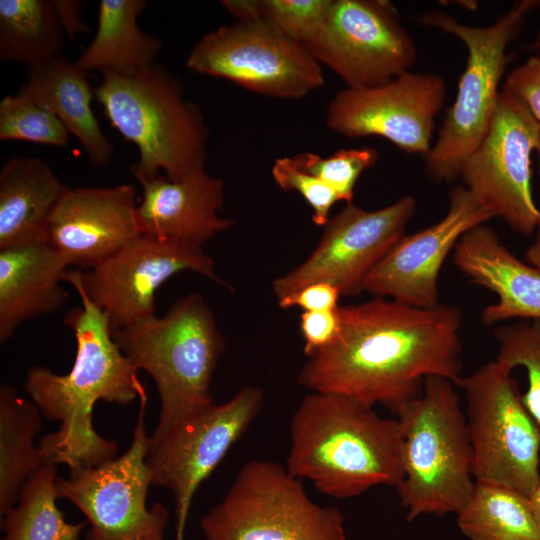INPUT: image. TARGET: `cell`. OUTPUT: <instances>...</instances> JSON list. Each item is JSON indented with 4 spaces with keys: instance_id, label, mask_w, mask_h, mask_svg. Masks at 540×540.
<instances>
[{
    "instance_id": "2",
    "label": "cell",
    "mask_w": 540,
    "mask_h": 540,
    "mask_svg": "<svg viewBox=\"0 0 540 540\" xmlns=\"http://www.w3.org/2000/svg\"><path fill=\"white\" fill-rule=\"evenodd\" d=\"M81 306L63 318L76 340L71 370L64 375L34 366L24 388L41 413L60 422L43 436L39 450L44 463L63 464L74 471L95 467L117 457L118 445L97 433L93 410L98 401L127 405L147 396L138 369L114 340L106 315L78 287Z\"/></svg>"
},
{
    "instance_id": "38",
    "label": "cell",
    "mask_w": 540,
    "mask_h": 540,
    "mask_svg": "<svg viewBox=\"0 0 540 540\" xmlns=\"http://www.w3.org/2000/svg\"><path fill=\"white\" fill-rule=\"evenodd\" d=\"M61 25L69 38L86 33L89 27L82 21L83 2L76 0H53Z\"/></svg>"
},
{
    "instance_id": "7",
    "label": "cell",
    "mask_w": 540,
    "mask_h": 540,
    "mask_svg": "<svg viewBox=\"0 0 540 540\" xmlns=\"http://www.w3.org/2000/svg\"><path fill=\"white\" fill-rule=\"evenodd\" d=\"M540 7V0H521L487 26H471L441 11H429L418 22L458 37L468 58L456 98L446 112L438 137L425 156V169L436 182L459 178L465 158L486 135L498 98L499 85L507 64V47L521 29L525 17Z\"/></svg>"
},
{
    "instance_id": "35",
    "label": "cell",
    "mask_w": 540,
    "mask_h": 540,
    "mask_svg": "<svg viewBox=\"0 0 540 540\" xmlns=\"http://www.w3.org/2000/svg\"><path fill=\"white\" fill-rule=\"evenodd\" d=\"M502 91L520 102L540 125V55L514 68L506 76Z\"/></svg>"
},
{
    "instance_id": "29",
    "label": "cell",
    "mask_w": 540,
    "mask_h": 540,
    "mask_svg": "<svg viewBox=\"0 0 540 540\" xmlns=\"http://www.w3.org/2000/svg\"><path fill=\"white\" fill-rule=\"evenodd\" d=\"M57 469L43 463L26 481L18 502L2 517V540H79L88 522L69 523L57 507Z\"/></svg>"
},
{
    "instance_id": "28",
    "label": "cell",
    "mask_w": 540,
    "mask_h": 540,
    "mask_svg": "<svg viewBox=\"0 0 540 540\" xmlns=\"http://www.w3.org/2000/svg\"><path fill=\"white\" fill-rule=\"evenodd\" d=\"M456 515L460 531L470 540H540L529 497L505 486L476 482Z\"/></svg>"
},
{
    "instance_id": "16",
    "label": "cell",
    "mask_w": 540,
    "mask_h": 540,
    "mask_svg": "<svg viewBox=\"0 0 540 540\" xmlns=\"http://www.w3.org/2000/svg\"><path fill=\"white\" fill-rule=\"evenodd\" d=\"M416 210V200L406 195L378 209L364 210L352 203L330 218L310 256L273 282L278 300L314 283H329L341 296H355L382 258L405 235Z\"/></svg>"
},
{
    "instance_id": "20",
    "label": "cell",
    "mask_w": 540,
    "mask_h": 540,
    "mask_svg": "<svg viewBox=\"0 0 540 540\" xmlns=\"http://www.w3.org/2000/svg\"><path fill=\"white\" fill-rule=\"evenodd\" d=\"M140 184L136 213L141 235L201 248L234 224L217 214L224 204V181L205 168L178 181L158 175Z\"/></svg>"
},
{
    "instance_id": "10",
    "label": "cell",
    "mask_w": 540,
    "mask_h": 540,
    "mask_svg": "<svg viewBox=\"0 0 540 540\" xmlns=\"http://www.w3.org/2000/svg\"><path fill=\"white\" fill-rule=\"evenodd\" d=\"M146 404L147 396L140 398L132 442L122 455L56 480L58 499L70 501L86 517V540H166L167 508L160 502L147 506L152 482Z\"/></svg>"
},
{
    "instance_id": "40",
    "label": "cell",
    "mask_w": 540,
    "mask_h": 540,
    "mask_svg": "<svg viewBox=\"0 0 540 540\" xmlns=\"http://www.w3.org/2000/svg\"><path fill=\"white\" fill-rule=\"evenodd\" d=\"M535 519L540 527V479L529 497Z\"/></svg>"
},
{
    "instance_id": "41",
    "label": "cell",
    "mask_w": 540,
    "mask_h": 540,
    "mask_svg": "<svg viewBox=\"0 0 540 540\" xmlns=\"http://www.w3.org/2000/svg\"><path fill=\"white\" fill-rule=\"evenodd\" d=\"M536 151L538 152V156H539V177H540V131H539L538 144H537Z\"/></svg>"
},
{
    "instance_id": "6",
    "label": "cell",
    "mask_w": 540,
    "mask_h": 540,
    "mask_svg": "<svg viewBox=\"0 0 540 540\" xmlns=\"http://www.w3.org/2000/svg\"><path fill=\"white\" fill-rule=\"evenodd\" d=\"M113 337L156 385L160 413L155 431L213 402L210 385L224 340L200 294L186 295L165 315L140 320L113 332Z\"/></svg>"
},
{
    "instance_id": "36",
    "label": "cell",
    "mask_w": 540,
    "mask_h": 540,
    "mask_svg": "<svg viewBox=\"0 0 540 540\" xmlns=\"http://www.w3.org/2000/svg\"><path fill=\"white\" fill-rule=\"evenodd\" d=\"M338 307L328 311H304L300 315L304 353L308 357L326 348L337 338L340 330Z\"/></svg>"
},
{
    "instance_id": "34",
    "label": "cell",
    "mask_w": 540,
    "mask_h": 540,
    "mask_svg": "<svg viewBox=\"0 0 540 540\" xmlns=\"http://www.w3.org/2000/svg\"><path fill=\"white\" fill-rule=\"evenodd\" d=\"M276 184L285 191H296L312 208V220L325 226L333 205L340 201L336 192L318 177L300 169L292 157L277 158L272 166Z\"/></svg>"
},
{
    "instance_id": "31",
    "label": "cell",
    "mask_w": 540,
    "mask_h": 540,
    "mask_svg": "<svg viewBox=\"0 0 540 540\" xmlns=\"http://www.w3.org/2000/svg\"><path fill=\"white\" fill-rule=\"evenodd\" d=\"M499 350L496 361L512 371L526 370L528 387L522 401L540 427V320H519L493 331Z\"/></svg>"
},
{
    "instance_id": "14",
    "label": "cell",
    "mask_w": 540,
    "mask_h": 540,
    "mask_svg": "<svg viewBox=\"0 0 540 540\" xmlns=\"http://www.w3.org/2000/svg\"><path fill=\"white\" fill-rule=\"evenodd\" d=\"M187 270L226 286L200 247L141 234L92 269H68L63 281L83 290L106 315L113 333L154 316L157 290Z\"/></svg>"
},
{
    "instance_id": "5",
    "label": "cell",
    "mask_w": 540,
    "mask_h": 540,
    "mask_svg": "<svg viewBox=\"0 0 540 540\" xmlns=\"http://www.w3.org/2000/svg\"><path fill=\"white\" fill-rule=\"evenodd\" d=\"M454 385L428 376L422 394L394 412L404 467L395 488L408 521L425 514H457L474 490L473 449Z\"/></svg>"
},
{
    "instance_id": "23",
    "label": "cell",
    "mask_w": 540,
    "mask_h": 540,
    "mask_svg": "<svg viewBox=\"0 0 540 540\" xmlns=\"http://www.w3.org/2000/svg\"><path fill=\"white\" fill-rule=\"evenodd\" d=\"M89 77L61 54L29 67L18 92L54 114L80 142L90 163L101 167L111 161L114 148L92 110Z\"/></svg>"
},
{
    "instance_id": "12",
    "label": "cell",
    "mask_w": 540,
    "mask_h": 540,
    "mask_svg": "<svg viewBox=\"0 0 540 540\" xmlns=\"http://www.w3.org/2000/svg\"><path fill=\"white\" fill-rule=\"evenodd\" d=\"M187 67L276 98H301L321 87V64L298 44L260 21H236L203 35Z\"/></svg>"
},
{
    "instance_id": "30",
    "label": "cell",
    "mask_w": 540,
    "mask_h": 540,
    "mask_svg": "<svg viewBox=\"0 0 540 540\" xmlns=\"http://www.w3.org/2000/svg\"><path fill=\"white\" fill-rule=\"evenodd\" d=\"M332 0H224L237 21H260L305 46L319 32Z\"/></svg>"
},
{
    "instance_id": "25",
    "label": "cell",
    "mask_w": 540,
    "mask_h": 540,
    "mask_svg": "<svg viewBox=\"0 0 540 540\" xmlns=\"http://www.w3.org/2000/svg\"><path fill=\"white\" fill-rule=\"evenodd\" d=\"M144 0H101L96 33L75 65L84 72L133 75L155 64L162 42L138 26Z\"/></svg>"
},
{
    "instance_id": "33",
    "label": "cell",
    "mask_w": 540,
    "mask_h": 540,
    "mask_svg": "<svg viewBox=\"0 0 540 540\" xmlns=\"http://www.w3.org/2000/svg\"><path fill=\"white\" fill-rule=\"evenodd\" d=\"M292 159L300 169L318 177L336 192L340 201L348 204L352 203L358 178L375 165L378 153L372 147H362L340 149L327 158L307 152Z\"/></svg>"
},
{
    "instance_id": "32",
    "label": "cell",
    "mask_w": 540,
    "mask_h": 540,
    "mask_svg": "<svg viewBox=\"0 0 540 540\" xmlns=\"http://www.w3.org/2000/svg\"><path fill=\"white\" fill-rule=\"evenodd\" d=\"M69 132L50 111L20 94L6 95L0 101V140L26 141L64 147Z\"/></svg>"
},
{
    "instance_id": "4",
    "label": "cell",
    "mask_w": 540,
    "mask_h": 540,
    "mask_svg": "<svg viewBox=\"0 0 540 540\" xmlns=\"http://www.w3.org/2000/svg\"><path fill=\"white\" fill-rule=\"evenodd\" d=\"M101 76L95 98L111 126L137 147L130 170L139 183L160 171L178 181L205 168L207 127L178 77L156 63L133 75Z\"/></svg>"
},
{
    "instance_id": "37",
    "label": "cell",
    "mask_w": 540,
    "mask_h": 540,
    "mask_svg": "<svg viewBox=\"0 0 540 540\" xmlns=\"http://www.w3.org/2000/svg\"><path fill=\"white\" fill-rule=\"evenodd\" d=\"M341 296L338 288L329 283L310 284L285 298L278 300L282 309L300 307L304 311H328L336 309Z\"/></svg>"
},
{
    "instance_id": "18",
    "label": "cell",
    "mask_w": 540,
    "mask_h": 540,
    "mask_svg": "<svg viewBox=\"0 0 540 540\" xmlns=\"http://www.w3.org/2000/svg\"><path fill=\"white\" fill-rule=\"evenodd\" d=\"M492 218V211L469 189L456 186L449 193L445 216L404 235L368 275L364 291L414 307L436 306L438 277L446 257L468 230Z\"/></svg>"
},
{
    "instance_id": "39",
    "label": "cell",
    "mask_w": 540,
    "mask_h": 540,
    "mask_svg": "<svg viewBox=\"0 0 540 540\" xmlns=\"http://www.w3.org/2000/svg\"><path fill=\"white\" fill-rule=\"evenodd\" d=\"M536 237L534 242L527 248L525 258L527 264L540 271V208L539 218L536 226Z\"/></svg>"
},
{
    "instance_id": "8",
    "label": "cell",
    "mask_w": 540,
    "mask_h": 540,
    "mask_svg": "<svg viewBox=\"0 0 540 540\" xmlns=\"http://www.w3.org/2000/svg\"><path fill=\"white\" fill-rule=\"evenodd\" d=\"M200 527L205 540H348L339 508L318 505L302 480L264 459L241 467Z\"/></svg>"
},
{
    "instance_id": "17",
    "label": "cell",
    "mask_w": 540,
    "mask_h": 540,
    "mask_svg": "<svg viewBox=\"0 0 540 540\" xmlns=\"http://www.w3.org/2000/svg\"><path fill=\"white\" fill-rule=\"evenodd\" d=\"M445 96L441 76L407 71L374 88L339 91L327 107L326 125L349 138L379 136L426 156Z\"/></svg>"
},
{
    "instance_id": "15",
    "label": "cell",
    "mask_w": 540,
    "mask_h": 540,
    "mask_svg": "<svg viewBox=\"0 0 540 540\" xmlns=\"http://www.w3.org/2000/svg\"><path fill=\"white\" fill-rule=\"evenodd\" d=\"M540 125L526 108L501 91L486 135L462 162L459 178L494 217L512 230L529 235L539 208L532 195L531 155Z\"/></svg>"
},
{
    "instance_id": "3",
    "label": "cell",
    "mask_w": 540,
    "mask_h": 540,
    "mask_svg": "<svg viewBox=\"0 0 540 540\" xmlns=\"http://www.w3.org/2000/svg\"><path fill=\"white\" fill-rule=\"evenodd\" d=\"M286 469L322 494L347 499L403 478V439L396 418L332 393L311 392L290 421Z\"/></svg>"
},
{
    "instance_id": "19",
    "label": "cell",
    "mask_w": 540,
    "mask_h": 540,
    "mask_svg": "<svg viewBox=\"0 0 540 540\" xmlns=\"http://www.w3.org/2000/svg\"><path fill=\"white\" fill-rule=\"evenodd\" d=\"M136 187H79L65 191L48 223L47 243L70 267L92 269L140 235Z\"/></svg>"
},
{
    "instance_id": "9",
    "label": "cell",
    "mask_w": 540,
    "mask_h": 540,
    "mask_svg": "<svg viewBox=\"0 0 540 540\" xmlns=\"http://www.w3.org/2000/svg\"><path fill=\"white\" fill-rule=\"evenodd\" d=\"M454 384L465 393L475 481L530 497L540 479V427L511 371L493 360Z\"/></svg>"
},
{
    "instance_id": "11",
    "label": "cell",
    "mask_w": 540,
    "mask_h": 540,
    "mask_svg": "<svg viewBox=\"0 0 540 540\" xmlns=\"http://www.w3.org/2000/svg\"><path fill=\"white\" fill-rule=\"evenodd\" d=\"M263 402L260 388L246 386L230 400L194 410L150 436L151 482L175 499L176 540H183L195 492L247 431Z\"/></svg>"
},
{
    "instance_id": "1",
    "label": "cell",
    "mask_w": 540,
    "mask_h": 540,
    "mask_svg": "<svg viewBox=\"0 0 540 540\" xmlns=\"http://www.w3.org/2000/svg\"><path fill=\"white\" fill-rule=\"evenodd\" d=\"M335 341L308 357L299 383L393 413L418 398L428 376L460 378L462 310L419 308L386 298L339 306Z\"/></svg>"
},
{
    "instance_id": "21",
    "label": "cell",
    "mask_w": 540,
    "mask_h": 540,
    "mask_svg": "<svg viewBox=\"0 0 540 540\" xmlns=\"http://www.w3.org/2000/svg\"><path fill=\"white\" fill-rule=\"evenodd\" d=\"M452 263L472 283L497 295V302L481 313L485 325L540 320V271L511 253L490 226L468 230L453 249Z\"/></svg>"
},
{
    "instance_id": "27",
    "label": "cell",
    "mask_w": 540,
    "mask_h": 540,
    "mask_svg": "<svg viewBox=\"0 0 540 540\" xmlns=\"http://www.w3.org/2000/svg\"><path fill=\"white\" fill-rule=\"evenodd\" d=\"M64 30L53 0H0V58L32 67L61 55Z\"/></svg>"
},
{
    "instance_id": "26",
    "label": "cell",
    "mask_w": 540,
    "mask_h": 540,
    "mask_svg": "<svg viewBox=\"0 0 540 540\" xmlns=\"http://www.w3.org/2000/svg\"><path fill=\"white\" fill-rule=\"evenodd\" d=\"M41 411L19 397L13 386L0 388V514L19 500L28 478L44 463L34 435L41 428Z\"/></svg>"
},
{
    "instance_id": "13",
    "label": "cell",
    "mask_w": 540,
    "mask_h": 540,
    "mask_svg": "<svg viewBox=\"0 0 540 540\" xmlns=\"http://www.w3.org/2000/svg\"><path fill=\"white\" fill-rule=\"evenodd\" d=\"M350 89H370L409 71L416 44L386 0H332L316 36L304 46Z\"/></svg>"
},
{
    "instance_id": "24",
    "label": "cell",
    "mask_w": 540,
    "mask_h": 540,
    "mask_svg": "<svg viewBox=\"0 0 540 540\" xmlns=\"http://www.w3.org/2000/svg\"><path fill=\"white\" fill-rule=\"evenodd\" d=\"M66 190L44 160H8L0 171V250L47 243L49 219Z\"/></svg>"
},
{
    "instance_id": "22",
    "label": "cell",
    "mask_w": 540,
    "mask_h": 540,
    "mask_svg": "<svg viewBox=\"0 0 540 540\" xmlns=\"http://www.w3.org/2000/svg\"><path fill=\"white\" fill-rule=\"evenodd\" d=\"M70 265L48 243L0 250V342L23 322L56 312L66 301L61 286Z\"/></svg>"
},
{
    "instance_id": "42",
    "label": "cell",
    "mask_w": 540,
    "mask_h": 540,
    "mask_svg": "<svg viewBox=\"0 0 540 540\" xmlns=\"http://www.w3.org/2000/svg\"><path fill=\"white\" fill-rule=\"evenodd\" d=\"M534 47L540 49V42L535 43Z\"/></svg>"
}]
</instances>
